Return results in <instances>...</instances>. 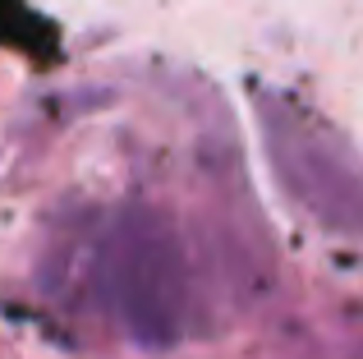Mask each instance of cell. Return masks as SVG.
I'll return each mask as SVG.
<instances>
[{
	"label": "cell",
	"instance_id": "cell-2",
	"mask_svg": "<svg viewBox=\"0 0 363 359\" xmlns=\"http://www.w3.org/2000/svg\"><path fill=\"white\" fill-rule=\"evenodd\" d=\"M267 157L276 184L318 231L363 240V171L294 116H267Z\"/></svg>",
	"mask_w": 363,
	"mask_h": 359
},
{
	"label": "cell",
	"instance_id": "cell-1",
	"mask_svg": "<svg viewBox=\"0 0 363 359\" xmlns=\"http://www.w3.org/2000/svg\"><path fill=\"white\" fill-rule=\"evenodd\" d=\"M92 286L106 318L138 350L166 355L198 327V281L184 235L152 203H124L97 226Z\"/></svg>",
	"mask_w": 363,
	"mask_h": 359
}]
</instances>
